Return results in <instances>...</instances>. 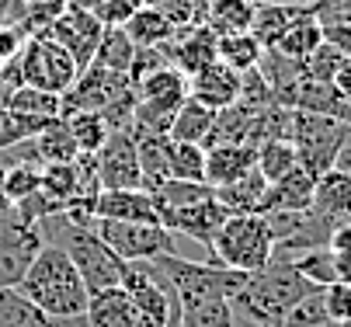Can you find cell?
<instances>
[{
    "instance_id": "obj_48",
    "label": "cell",
    "mask_w": 351,
    "mask_h": 327,
    "mask_svg": "<svg viewBox=\"0 0 351 327\" xmlns=\"http://www.w3.org/2000/svg\"><path fill=\"white\" fill-rule=\"evenodd\" d=\"M254 4H306V0H254Z\"/></svg>"
},
{
    "instance_id": "obj_25",
    "label": "cell",
    "mask_w": 351,
    "mask_h": 327,
    "mask_svg": "<svg viewBox=\"0 0 351 327\" xmlns=\"http://www.w3.org/2000/svg\"><path fill=\"white\" fill-rule=\"evenodd\" d=\"M4 108H11L18 115H28V119H38V122H60L63 119V95L21 84L18 90H11V98L4 101Z\"/></svg>"
},
{
    "instance_id": "obj_32",
    "label": "cell",
    "mask_w": 351,
    "mask_h": 327,
    "mask_svg": "<svg viewBox=\"0 0 351 327\" xmlns=\"http://www.w3.org/2000/svg\"><path fill=\"white\" fill-rule=\"evenodd\" d=\"M295 164H299V154H295L292 139H261V143L254 147V167L265 174L268 184L285 178Z\"/></svg>"
},
{
    "instance_id": "obj_52",
    "label": "cell",
    "mask_w": 351,
    "mask_h": 327,
    "mask_svg": "<svg viewBox=\"0 0 351 327\" xmlns=\"http://www.w3.org/2000/svg\"><path fill=\"white\" fill-rule=\"evenodd\" d=\"M0 4H4V0H0Z\"/></svg>"
},
{
    "instance_id": "obj_45",
    "label": "cell",
    "mask_w": 351,
    "mask_h": 327,
    "mask_svg": "<svg viewBox=\"0 0 351 327\" xmlns=\"http://www.w3.org/2000/svg\"><path fill=\"white\" fill-rule=\"evenodd\" d=\"M320 25H324V42L334 45L344 60H351V14L320 18Z\"/></svg>"
},
{
    "instance_id": "obj_27",
    "label": "cell",
    "mask_w": 351,
    "mask_h": 327,
    "mask_svg": "<svg viewBox=\"0 0 351 327\" xmlns=\"http://www.w3.org/2000/svg\"><path fill=\"white\" fill-rule=\"evenodd\" d=\"M213 122H216V112L213 108H206V105H198V101L188 98L174 112V122H171L167 139H174V143H202L206 147V139L213 132Z\"/></svg>"
},
{
    "instance_id": "obj_36",
    "label": "cell",
    "mask_w": 351,
    "mask_h": 327,
    "mask_svg": "<svg viewBox=\"0 0 351 327\" xmlns=\"http://www.w3.org/2000/svg\"><path fill=\"white\" fill-rule=\"evenodd\" d=\"M171 178L181 181H206V147L202 143H167Z\"/></svg>"
},
{
    "instance_id": "obj_47",
    "label": "cell",
    "mask_w": 351,
    "mask_h": 327,
    "mask_svg": "<svg viewBox=\"0 0 351 327\" xmlns=\"http://www.w3.org/2000/svg\"><path fill=\"white\" fill-rule=\"evenodd\" d=\"M330 87H334L337 95H341V98H344V101L351 105V60H344V63H341V70L334 73Z\"/></svg>"
},
{
    "instance_id": "obj_33",
    "label": "cell",
    "mask_w": 351,
    "mask_h": 327,
    "mask_svg": "<svg viewBox=\"0 0 351 327\" xmlns=\"http://www.w3.org/2000/svg\"><path fill=\"white\" fill-rule=\"evenodd\" d=\"M132 56H136V45L132 38L122 32V28H105L101 38H97V49H94V66H105V70H115V73H125L129 77V66H132Z\"/></svg>"
},
{
    "instance_id": "obj_40",
    "label": "cell",
    "mask_w": 351,
    "mask_h": 327,
    "mask_svg": "<svg viewBox=\"0 0 351 327\" xmlns=\"http://www.w3.org/2000/svg\"><path fill=\"white\" fill-rule=\"evenodd\" d=\"M143 4L164 14L174 28L202 25V11H206V0H143Z\"/></svg>"
},
{
    "instance_id": "obj_9",
    "label": "cell",
    "mask_w": 351,
    "mask_h": 327,
    "mask_svg": "<svg viewBox=\"0 0 351 327\" xmlns=\"http://www.w3.org/2000/svg\"><path fill=\"white\" fill-rule=\"evenodd\" d=\"M42 230L18 219L11 206H4L0 213V289H11L21 282L25 268L32 265V258L42 247Z\"/></svg>"
},
{
    "instance_id": "obj_6",
    "label": "cell",
    "mask_w": 351,
    "mask_h": 327,
    "mask_svg": "<svg viewBox=\"0 0 351 327\" xmlns=\"http://www.w3.org/2000/svg\"><path fill=\"white\" fill-rule=\"evenodd\" d=\"M18 70H21V84L53 90V95H66L77 80V73H80L73 56L49 35L25 38L21 53H18Z\"/></svg>"
},
{
    "instance_id": "obj_1",
    "label": "cell",
    "mask_w": 351,
    "mask_h": 327,
    "mask_svg": "<svg viewBox=\"0 0 351 327\" xmlns=\"http://www.w3.org/2000/svg\"><path fill=\"white\" fill-rule=\"evenodd\" d=\"M18 289L53 320H73L84 317L87 310V286L80 282L77 268L70 265V258L63 254V247L56 244H42L38 254L32 258V265L25 268Z\"/></svg>"
},
{
    "instance_id": "obj_43",
    "label": "cell",
    "mask_w": 351,
    "mask_h": 327,
    "mask_svg": "<svg viewBox=\"0 0 351 327\" xmlns=\"http://www.w3.org/2000/svg\"><path fill=\"white\" fill-rule=\"evenodd\" d=\"M324 296V310L330 317L334 327H341L344 320H351V278H337V282L320 289Z\"/></svg>"
},
{
    "instance_id": "obj_29",
    "label": "cell",
    "mask_w": 351,
    "mask_h": 327,
    "mask_svg": "<svg viewBox=\"0 0 351 327\" xmlns=\"http://www.w3.org/2000/svg\"><path fill=\"white\" fill-rule=\"evenodd\" d=\"M122 32L132 38V45L136 49H157V45H164V42H171V35L178 32L164 14H157L154 8H139L125 25H122Z\"/></svg>"
},
{
    "instance_id": "obj_37",
    "label": "cell",
    "mask_w": 351,
    "mask_h": 327,
    "mask_svg": "<svg viewBox=\"0 0 351 327\" xmlns=\"http://www.w3.org/2000/svg\"><path fill=\"white\" fill-rule=\"evenodd\" d=\"M178 327H237V313L230 300H206V303L181 306Z\"/></svg>"
},
{
    "instance_id": "obj_10",
    "label": "cell",
    "mask_w": 351,
    "mask_h": 327,
    "mask_svg": "<svg viewBox=\"0 0 351 327\" xmlns=\"http://www.w3.org/2000/svg\"><path fill=\"white\" fill-rule=\"evenodd\" d=\"M132 87V80L125 73L105 70V66H84L73 80V87L63 95V115L70 112H101L105 105H112L115 98H122Z\"/></svg>"
},
{
    "instance_id": "obj_20",
    "label": "cell",
    "mask_w": 351,
    "mask_h": 327,
    "mask_svg": "<svg viewBox=\"0 0 351 327\" xmlns=\"http://www.w3.org/2000/svg\"><path fill=\"white\" fill-rule=\"evenodd\" d=\"M87 327H132L136 324V303L129 300V293L122 286H108L87 296V310H84Z\"/></svg>"
},
{
    "instance_id": "obj_12",
    "label": "cell",
    "mask_w": 351,
    "mask_h": 327,
    "mask_svg": "<svg viewBox=\"0 0 351 327\" xmlns=\"http://www.w3.org/2000/svg\"><path fill=\"white\" fill-rule=\"evenodd\" d=\"M101 32H105V25L97 21L90 11H84V8H63V14L49 25V38L53 42H60L63 49L73 56V63H77V70H84V66H90V60H94V49H97V38H101Z\"/></svg>"
},
{
    "instance_id": "obj_23",
    "label": "cell",
    "mask_w": 351,
    "mask_h": 327,
    "mask_svg": "<svg viewBox=\"0 0 351 327\" xmlns=\"http://www.w3.org/2000/svg\"><path fill=\"white\" fill-rule=\"evenodd\" d=\"M324 45V25H320V18H317V11L313 8H306L303 14H299L289 28H285V35L275 42V53H282L285 60H295V63H303L310 53H317Z\"/></svg>"
},
{
    "instance_id": "obj_49",
    "label": "cell",
    "mask_w": 351,
    "mask_h": 327,
    "mask_svg": "<svg viewBox=\"0 0 351 327\" xmlns=\"http://www.w3.org/2000/svg\"><path fill=\"white\" fill-rule=\"evenodd\" d=\"M341 327H351V320H344V324H341Z\"/></svg>"
},
{
    "instance_id": "obj_50",
    "label": "cell",
    "mask_w": 351,
    "mask_h": 327,
    "mask_svg": "<svg viewBox=\"0 0 351 327\" xmlns=\"http://www.w3.org/2000/svg\"><path fill=\"white\" fill-rule=\"evenodd\" d=\"M0 213H4V202H0Z\"/></svg>"
},
{
    "instance_id": "obj_46",
    "label": "cell",
    "mask_w": 351,
    "mask_h": 327,
    "mask_svg": "<svg viewBox=\"0 0 351 327\" xmlns=\"http://www.w3.org/2000/svg\"><path fill=\"white\" fill-rule=\"evenodd\" d=\"M310 8L317 11V18H334V14H351V0H317Z\"/></svg>"
},
{
    "instance_id": "obj_22",
    "label": "cell",
    "mask_w": 351,
    "mask_h": 327,
    "mask_svg": "<svg viewBox=\"0 0 351 327\" xmlns=\"http://www.w3.org/2000/svg\"><path fill=\"white\" fill-rule=\"evenodd\" d=\"M268 189L271 184L265 181V174L258 167H250L243 178L223 184L216 189V199L226 206L230 216H240V213H265V199H268Z\"/></svg>"
},
{
    "instance_id": "obj_38",
    "label": "cell",
    "mask_w": 351,
    "mask_h": 327,
    "mask_svg": "<svg viewBox=\"0 0 351 327\" xmlns=\"http://www.w3.org/2000/svg\"><path fill=\"white\" fill-rule=\"evenodd\" d=\"M38 189L45 195H53L60 206H66L77 195V167L70 164H42V184Z\"/></svg>"
},
{
    "instance_id": "obj_17",
    "label": "cell",
    "mask_w": 351,
    "mask_h": 327,
    "mask_svg": "<svg viewBox=\"0 0 351 327\" xmlns=\"http://www.w3.org/2000/svg\"><path fill=\"white\" fill-rule=\"evenodd\" d=\"M310 209L320 219H327L330 226H344L351 219V174L341 171V167H330V171L317 174Z\"/></svg>"
},
{
    "instance_id": "obj_39",
    "label": "cell",
    "mask_w": 351,
    "mask_h": 327,
    "mask_svg": "<svg viewBox=\"0 0 351 327\" xmlns=\"http://www.w3.org/2000/svg\"><path fill=\"white\" fill-rule=\"evenodd\" d=\"M45 125H53V122H38V119H28V115H18L11 108L0 105V150H8L14 143H25V139L38 136Z\"/></svg>"
},
{
    "instance_id": "obj_18",
    "label": "cell",
    "mask_w": 351,
    "mask_h": 327,
    "mask_svg": "<svg viewBox=\"0 0 351 327\" xmlns=\"http://www.w3.org/2000/svg\"><path fill=\"white\" fill-rule=\"evenodd\" d=\"M136 87V98L143 105H154V108H164V112H178L184 101H188V73H181L178 66H160L149 77H143Z\"/></svg>"
},
{
    "instance_id": "obj_34",
    "label": "cell",
    "mask_w": 351,
    "mask_h": 327,
    "mask_svg": "<svg viewBox=\"0 0 351 327\" xmlns=\"http://www.w3.org/2000/svg\"><path fill=\"white\" fill-rule=\"evenodd\" d=\"M32 143H35V154H38L42 164H70V160H77V154H80L63 119L53 122V125H45L38 136H32Z\"/></svg>"
},
{
    "instance_id": "obj_44",
    "label": "cell",
    "mask_w": 351,
    "mask_h": 327,
    "mask_svg": "<svg viewBox=\"0 0 351 327\" xmlns=\"http://www.w3.org/2000/svg\"><path fill=\"white\" fill-rule=\"evenodd\" d=\"M139 8H143V0H94L87 11L101 21L105 28H122Z\"/></svg>"
},
{
    "instance_id": "obj_16",
    "label": "cell",
    "mask_w": 351,
    "mask_h": 327,
    "mask_svg": "<svg viewBox=\"0 0 351 327\" xmlns=\"http://www.w3.org/2000/svg\"><path fill=\"white\" fill-rule=\"evenodd\" d=\"M94 216L119 223H160L154 199L143 189H101L94 202Z\"/></svg>"
},
{
    "instance_id": "obj_41",
    "label": "cell",
    "mask_w": 351,
    "mask_h": 327,
    "mask_svg": "<svg viewBox=\"0 0 351 327\" xmlns=\"http://www.w3.org/2000/svg\"><path fill=\"white\" fill-rule=\"evenodd\" d=\"M282 327H334L327 310H324V296L320 289H313L310 296H303L282 320Z\"/></svg>"
},
{
    "instance_id": "obj_42",
    "label": "cell",
    "mask_w": 351,
    "mask_h": 327,
    "mask_svg": "<svg viewBox=\"0 0 351 327\" xmlns=\"http://www.w3.org/2000/svg\"><path fill=\"white\" fill-rule=\"evenodd\" d=\"M341 63H344V56L334 49V45L324 42L317 53H310V56L303 60V77H306V80H317V84H330L334 73L341 70Z\"/></svg>"
},
{
    "instance_id": "obj_30",
    "label": "cell",
    "mask_w": 351,
    "mask_h": 327,
    "mask_svg": "<svg viewBox=\"0 0 351 327\" xmlns=\"http://www.w3.org/2000/svg\"><path fill=\"white\" fill-rule=\"evenodd\" d=\"M42 184V164L38 160H11L8 167H0V199L4 206H18L32 192H38Z\"/></svg>"
},
{
    "instance_id": "obj_28",
    "label": "cell",
    "mask_w": 351,
    "mask_h": 327,
    "mask_svg": "<svg viewBox=\"0 0 351 327\" xmlns=\"http://www.w3.org/2000/svg\"><path fill=\"white\" fill-rule=\"evenodd\" d=\"M265 56V45L250 32H233V35H216V60L226 63L237 73L254 70Z\"/></svg>"
},
{
    "instance_id": "obj_7",
    "label": "cell",
    "mask_w": 351,
    "mask_h": 327,
    "mask_svg": "<svg viewBox=\"0 0 351 327\" xmlns=\"http://www.w3.org/2000/svg\"><path fill=\"white\" fill-rule=\"evenodd\" d=\"M348 125L327 115H313V112H299L292 108V143L299 154V167H306L313 178L330 171L337 160V150L344 143Z\"/></svg>"
},
{
    "instance_id": "obj_5",
    "label": "cell",
    "mask_w": 351,
    "mask_h": 327,
    "mask_svg": "<svg viewBox=\"0 0 351 327\" xmlns=\"http://www.w3.org/2000/svg\"><path fill=\"white\" fill-rule=\"evenodd\" d=\"M209 247H213L216 265L254 275L271 261L275 237H271V226L261 213H240V216H226V223L219 226V233L213 237Z\"/></svg>"
},
{
    "instance_id": "obj_13",
    "label": "cell",
    "mask_w": 351,
    "mask_h": 327,
    "mask_svg": "<svg viewBox=\"0 0 351 327\" xmlns=\"http://www.w3.org/2000/svg\"><path fill=\"white\" fill-rule=\"evenodd\" d=\"M226 206L213 195V199H202V202H191V206H181V209H167L160 213V226H167L171 233H184L188 241H198V244H213V237L219 233V226L226 223Z\"/></svg>"
},
{
    "instance_id": "obj_26",
    "label": "cell",
    "mask_w": 351,
    "mask_h": 327,
    "mask_svg": "<svg viewBox=\"0 0 351 327\" xmlns=\"http://www.w3.org/2000/svg\"><path fill=\"white\" fill-rule=\"evenodd\" d=\"M250 18H254V0H206L202 11V25L216 35L250 32Z\"/></svg>"
},
{
    "instance_id": "obj_15",
    "label": "cell",
    "mask_w": 351,
    "mask_h": 327,
    "mask_svg": "<svg viewBox=\"0 0 351 327\" xmlns=\"http://www.w3.org/2000/svg\"><path fill=\"white\" fill-rule=\"evenodd\" d=\"M188 98L213 108V112L230 108L240 98V73L216 60V63H209V66H202L198 73L188 77Z\"/></svg>"
},
{
    "instance_id": "obj_51",
    "label": "cell",
    "mask_w": 351,
    "mask_h": 327,
    "mask_svg": "<svg viewBox=\"0 0 351 327\" xmlns=\"http://www.w3.org/2000/svg\"><path fill=\"white\" fill-rule=\"evenodd\" d=\"M28 4H35V0H28Z\"/></svg>"
},
{
    "instance_id": "obj_11",
    "label": "cell",
    "mask_w": 351,
    "mask_h": 327,
    "mask_svg": "<svg viewBox=\"0 0 351 327\" xmlns=\"http://www.w3.org/2000/svg\"><path fill=\"white\" fill-rule=\"evenodd\" d=\"M97 164V181L101 189H143V171H139V154L132 132H108L101 150L94 154Z\"/></svg>"
},
{
    "instance_id": "obj_53",
    "label": "cell",
    "mask_w": 351,
    "mask_h": 327,
    "mask_svg": "<svg viewBox=\"0 0 351 327\" xmlns=\"http://www.w3.org/2000/svg\"><path fill=\"white\" fill-rule=\"evenodd\" d=\"M0 202H4V199H0Z\"/></svg>"
},
{
    "instance_id": "obj_14",
    "label": "cell",
    "mask_w": 351,
    "mask_h": 327,
    "mask_svg": "<svg viewBox=\"0 0 351 327\" xmlns=\"http://www.w3.org/2000/svg\"><path fill=\"white\" fill-rule=\"evenodd\" d=\"M160 49L171 66H178L181 73L191 77L202 66L216 63V32L206 25H188V28H178L171 35V42H164Z\"/></svg>"
},
{
    "instance_id": "obj_31",
    "label": "cell",
    "mask_w": 351,
    "mask_h": 327,
    "mask_svg": "<svg viewBox=\"0 0 351 327\" xmlns=\"http://www.w3.org/2000/svg\"><path fill=\"white\" fill-rule=\"evenodd\" d=\"M0 327H56V320L42 313L18 286L0 289Z\"/></svg>"
},
{
    "instance_id": "obj_21",
    "label": "cell",
    "mask_w": 351,
    "mask_h": 327,
    "mask_svg": "<svg viewBox=\"0 0 351 327\" xmlns=\"http://www.w3.org/2000/svg\"><path fill=\"white\" fill-rule=\"evenodd\" d=\"M254 167V147L250 143H219L206 147V184L223 189V184L243 178Z\"/></svg>"
},
{
    "instance_id": "obj_8",
    "label": "cell",
    "mask_w": 351,
    "mask_h": 327,
    "mask_svg": "<svg viewBox=\"0 0 351 327\" xmlns=\"http://www.w3.org/2000/svg\"><path fill=\"white\" fill-rule=\"evenodd\" d=\"M94 230L125 265L157 261L174 254V233L160 223H119V219H94Z\"/></svg>"
},
{
    "instance_id": "obj_24",
    "label": "cell",
    "mask_w": 351,
    "mask_h": 327,
    "mask_svg": "<svg viewBox=\"0 0 351 327\" xmlns=\"http://www.w3.org/2000/svg\"><path fill=\"white\" fill-rule=\"evenodd\" d=\"M310 4H254L250 18V35H254L265 49H275V42L285 35V28L303 14Z\"/></svg>"
},
{
    "instance_id": "obj_35",
    "label": "cell",
    "mask_w": 351,
    "mask_h": 327,
    "mask_svg": "<svg viewBox=\"0 0 351 327\" xmlns=\"http://www.w3.org/2000/svg\"><path fill=\"white\" fill-rule=\"evenodd\" d=\"M63 122H66L80 154H97L101 143L108 139V125L97 112H70V115H63Z\"/></svg>"
},
{
    "instance_id": "obj_2",
    "label": "cell",
    "mask_w": 351,
    "mask_h": 327,
    "mask_svg": "<svg viewBox=\"0 0 351 327\" xmlns=\"http://www.w3.org/2000/svg\"><path fill=\"white\" fill-rule=\"evenodd\" d=\"M313 289L317 286L306 282L292 261H268L261 271L247 278L230 303L237 320H247L250 327H282L285 313Z\"/></svg>"
},
{
    "instance_id": "obj_4",
    "label": "cell",
    "mask_w": 351,
    "mask_h": 327,
    "mask_svg": "<svg viewBox=\"0 0 351 327\" xmlns=\"http://www.w3.org/2000/svg\"><path fill=\"white\" fill-rule=\"evenodd\" d=\"M154 265L164 275V282L171 286V293L181 306L206 303V300H233L250 278V275L223 268L216 261L206 265V261H191V258H178V254H164Z\"/></svg>"
},
{
    "instance_id": "obj_3",
    "label": "cell",
    "mask_w": 351,
    "mask_h": 327,
    "mask_svg": "<svg viewBox=\"0 0 351 327\" xmlns=\"http://www.w3.org/2000/svg\"><path fill=\"white\" fill-rule=\"evenodd\" d=\"M42 230V241L63 247V254L70 258V265L77 268L80 282L87 286V293H97V289H108V286H122V268L125 261L97 237L94 226H80V223H70L63 213L60 216H49L38 223Z\"/></svg>"
},
{
    "instance_id": "obj_19",
    "label": "cell",
    "mask_w": 351,
    "mask_h": 327,
    "mask_svg": "<svg viewBox=\"0 0 351 327\" xmlns=\"http://www.w3.org/2000/svg\"><path fill=\"white\" fill-rule=\"evenodd\" d=\"M313 184H317V178L306 167L295 164L285 178L271 181L268 199H265V213H306L313 206Z\"/></svg>"
}]
</instances>
